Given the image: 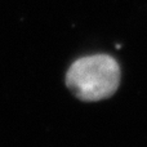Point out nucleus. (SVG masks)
Returning <instances> with one entry per match:
<instances>
[{"label": "nucleus", "instance_id": "1", "mask_svg": "<svg viewBox=\"0 0 147 147\" xmlns=\"http://www.w3.org/2000/svg\"><path fill=\"white\" fill-rule=\"evenodd\" d=\"M119 81V65L106 54L78 59L71 65L66 76L69 89L83 101H99L112 96Z\"/></svg>", "mask_w": 147, "mask_h": 147}]
</instances>
